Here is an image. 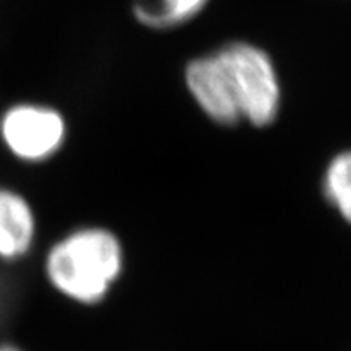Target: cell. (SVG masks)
Masks as SVG:
<instances>
[{
    "mask_svg": "<svg viewBox=\"0 0 351 351\" xmlns=\"http://www.w3.org/2000/svg\"><path fill=\"white\" fill-rule=\"evenodd\" d=\"M184 88L210 123L269 129L284 107V84L275 58L263 45L230 40L187 59Z\"/></svg>",
    "mask_w": 351,
    "mask_h": 351,
    "instance_id": "6da1fadb",
    "label": "cell"
},
{
    "mask_svg": "<svg viewBox=\"0 0 351 351\" xmlns=\"http://www.w3.org/2000/svg\"><path fill=\"white\" fill-rule=\"evenodd\" d=\"M321 189L330 207L351 227V148L339 152L328 160Z\"/></svg>",
    "mask_w": 351,
    "mask_h": 351,
    "instance_id": "8992f818",
    "label": "cell"
},
{
    "mask_svg": "<svg viewBox=\"0 0 351 351\" xmlns=\"http://www.w3.org/2000/svg\"><path fill=\"white\" fill-rule=\"evenodd\" d=\"M40 223L34 205L23 193L0 186V263L29 257L38 241Z\"/></svg>",
    "mask_w": 351,
    "mask_h": 351,
    "instance_id": "277c9868",
    "label": "cell"
},
{
    "mask_svg": "<svg viewBox=\"0 0 351 351\" xmlns=\"http://www.w3.org/2000/svg\"><path fill=\"white\" fill-rule=\"evenodd\" d=\"M0 351H22L20 348L13 346V344H5V343H0Z\"/></svg>",
    "mask_w": 351,
    "mask_h": 351,
    "instance_id": "52a82bcc",
    "label": "cell"
},
{
    "mask_svg": "<svg viewBox=\"0 0 351 351\" xmlns=\"http://www.w3.org/2000/svg\"><path fill=\"white\" fill-rule=\"evenodd\" d=\"M125 269L123 241L104 225L70 228L43 255V276L50 289L80 307H97L106 302Z\"/></svg>",
    "mask_w": 351,
    "mask_h": 351,
    "instance_id": "7a4b0ae2",
    "label": "cell"
},
{
    "mask_svg": "<svg viewBox=\"0 0 351 351\" xmlns=\"http://www.w3.org/2000/svg\"><path fill=\"white\" fill-rule=\"evenodd\" d=\"M213 0H132V16L145 29L173 31L195 22Z\"/></svg>",
    "mask_w": 351,
    "mask_h": 351,
    "instance_id": "5b68a950",
    "label": "cell"
},
{
    "mask_svg": "<svg viewBox=\"0 0 351 351\" xmlns=\"http://www.w3.org/2000/svg\"><path fill=\"white\" fill-rule=\"evenodd\" d=\"M70 138L66 114L43 102H16L0 114V143L23 165H43L59 156Z\"/></svg>",
    "mask_w": 351,
    "mask_h": 351,
    "instance_id": "3957f363",
    "label": "cell"
}]
</instances>
